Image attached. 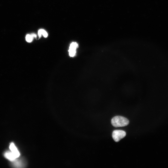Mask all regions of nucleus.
Listing matches in <instances>:
<instances>
[{
  "mask_svg": "<svg viewBox=\"0 0 168 168\" xmlns=\"http://www.w3.org/2000/svg\"><path fill=\"white\" fill-rule=\"evenodd\" d=\"M111 123L115 127H124L128 125L129 120L126 118L120 116L114 117L111 119Z\"/></svg>",
  "mask_w": 168,
  "mask_h": 168,
  "instance_id": "1",
  "label": "nucleus"
},
{
  "mask_svg": "<svg viewBox=\"0 0 168 168\" xmlns=\"http://www.w3.org/2000/svg\"><path fill=\"white\" fill-rule=\"evenodd\" d=\"M126 135V132L122 130H114L112 134V137L115 142H118L124 138Z\"/></svg>",
  "mask_w": 168,
  "mask_h": 168,
  "instance_id": "2",
  "label": "nucleus"
},
{
  "mask_svg": "<svg viewBox=\"0 0 168 168\" xmlns=\"http://www.w3.org/2000/svg\"><path fill=\"white\" fill-rule=\"evenodd\" d=\"M78 47V45L76 42H72L70 44L68 50L70 56L73 57L75 56L76 53V49Z\"/></svg>",
  "mask_w": 168,
  "mask_h": 168,
  "instance_id": "3",
  "label": "nucleus"
},
{
  "mask_svg": "<svg viewBox=\"0 0 168 168\" xmlns=\"http://www.w3.org/2000/svg\"><path fill=\"white\" fill-rule=\"evenodd\" d=\"M9 148L11 152L16 156V158L19 156L20 153L13 143L12 142L10 144Z\"/></svg>",
  "mask_w": 168,
  "mask_h": 168,
  "instance_id": "4",
  "label": "nucleus"
},
{
  "mask_svg": "<svg viewBox=\"0 0 168 168\" xmlns=\"http://www.w3.org/2000/svg\"><path fill=\"white\" fill-rule=\"evenodd\" d=\"M6 158L11 161H14L17 158L16 156L11 152H7L4 154Z\"/></svg>",
  "mask_w": 168,
  "mask_h": 168,
  "instance_id": "5",
  "label": "nucleus"
},
{
  "mask_svg": "<svg viewBox=\"0 0 168 168\" xmlns=\"http://www.w3.org/2000/svg\"><path fill=\"white\" fill-rule=\"evenodd\" d=\"M38 35L39 38L41 37L42 35L45 38H46L48 36L47 32L43 29H40L38 30Z\"/></svg>",
  "mask_w": 168,
  "mask_h": 168,
  "instance_id": "6",
  "label": "nucleus"
},
{
  "mask_svg": "<svg viewBox=\"0 0 168 168\" xmlns=\"http://www.w3.org/2000/svg\"><path fill=\"white\" fill-rule=\"evenodd\" d=\"M34 38L31 34H27L26 36V40L27 42L30 43L32 41Z\"/></svg>",
  "mask_w": 168,
  "mask_h": 168,
  "instance_id": "7",
  "label": "nucleus"
}]
</instances>
